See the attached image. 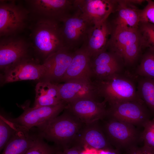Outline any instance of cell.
Masks as SVG:
<instances>
[{
    "instance_id": "cell-1",
    "label": "cell",
    "mask_w": 154,
    "mask_h": 154,
    "mask_svg": "<svg viewBox=\"0 0 154 154\" xmlns=\"http://www.w3.org/2000/svg\"><path fill=\"white\" fill-rule=\"evenodd\" d=\"M31 17L35 19L30 27L31 47L44 60L64 47L60 23L46 18Z\"/></svg>"
},
{
    "instance_id": "cell-2",
    "label": "cell",
    "mask_w": 154,
    "mask_h": 154,
    "mask_svg": "<svg viewBox=\"0 0 154 154\" xmlns=\"http://www.w3.org/2000/svg\"><path fill=\"white\" fill-rule=\"evenodd\" d=\"M38 129V135L53 142L56 146L63 150L75 143L84 124L68 110Z\"/></svg>"
},
{
    "instance_id": "cell-3",
    "label": "cell",
    "mask_w": 154,
    "mask_h": 154,
    "mask_svg": "<svg viewBox=\"0 0 154 154\" xmlns=\"http://www.w3.org/2000/svg\"><path fill=\"white\" fill-rule=\"evenodd\" d=\"M93 82L98 96L103 98L110 106L127 102H144L139 97L133 81L121 73Z\"/></svg>"
},
{
    "instance_id": "cell-4",
    "label": "cell",
    "mask_w": 154,
    "mask_h": 154,
    "mask_svg": "<svg viewBox=\"0 0 154 154\" xmlns=\"http://www.w3.org/2000/svg\"><path fill=\"white\" fill-rule=\"evenodd\" d=\"M142 48V39L138 29H112L107 49L121 57L125 65L134 64L139 57Z\"/></svg>"
},
{
    "instance_id": "cell-5",
    "label": "cell",
    "mask_w": 154,
    "mask_h": 154,
    "mask_svg": "<svg viewBox=\"0 0 154 154\" xmlns=\"http://www.w3.org/2000/svg\"><path fill=\"white\" fill-rule=\"evenodd\" d=\"M15 0L0 1V37L17 35L27 26L30 12Z\"/></svg>"
},
{
    "instance_id": "cell-6",
    "label": "cell",
    "mask_w": 154,
    "mask_h": 154,
    "mask_svg": "<svg viewBox=\"0 0 154 154\" xmlns=\"http://www.w3.org/2000/svg\"><path fill=\"white\" fill-rule=\"evenodd\" d=\"M60 30L64 47L73 51L83 44L91 25L78 10L60 23Z\"/></svg>"
},
{
    "instance_id": "cell-7",
    "label": "cell",
    "mask_w": 154,
    "mask_h": 154,
    "mask_svg": "<svg viewBox=\"0 0 154 154\" xmlns=\"http://www.w3.org/2000/svg\"><path fill=\"white\" fill-rule=\"evenodd\" d=\"M25 6L31 15L60 23L75 10L74 0H26Z\"/></svg>"
},
{
    "instance_id": "cell-8",
    "label": "cell",
    "mask_w": 154,
    "mask_h": 154,
    "mask_svg": "<svg viewBox=\"0 0 154 154\" xmlns=\"http://www.w3.org/2000/svg\"><path fill=\"white\" fill-rule=\"evenodd\" d=\"M102 128L111 145L117 147L136 146L141 140V133L131 124L106 116Z\"/></svg>"
},
{
    "instance_id": "cell-9",
    "label": "cell",
    "mask_w": 154,
    "mask_h": 154,
    "mask_svg": "<svg viewBox=\"0 0 154 154\" xmlns=\"http://www.w3.org/2000/svg\"><path fill=\"white\" fill-rule=\"evenodd\" d=\"M66 106V104L64 102L55 105L38 108H30L28 104L22 106L24 112L19 116L10 119L27 129L31 130L35 127L38 129L58 116L64 110Z\"/></svg>"
},
{
    "instance_id": "cell-10",
    "label": "cell",
    "mask_w": 154,
    "mask_h": 154,
    "mask_svg": "<svg viewBox=\"0 0 154 154\" xmlns=\"http://www.w3.org/2000/svg\"><path fill=\"white\" fill-rule=\"evenodd\" d=\"M30 43L18 35L0 37V68L3 71L29 58Z\"/></svg>"
},
{
    "instance_id": "cell-11",
    "label": "cell",
    "mask_w": 154,
    "mask_h": 154,
    "mask_svg": "<svg viewBox=\"0 0 154 154\" xmlns=\"http://www.w3.org/2000/svg\"><path fill=\"white\" fill-rule=\"evenodd\" d=\"M106 102H99L96 99L83 98L66 104V109L85 124L92 123L103 119L107 116Z\"/></svg>"
},
{
    "instance_id": "cell-12",
    "label": "cell",
    "mask_w": 154,
    "mask_h": 154,
    "mask_svg": "<svg viewBox=\"0 0 154 154\" xmlns=\"http://www.w3.org/2000/svg\"><path fill=\"white\" fill-rule=\"evenodd\" d=\"M117 0H74L76 9L93 26L106 21L115 11Z\"/></svg>"
},
{
    "instance_id": "cell-13",
    "label": "cell",
    "mask_w": 154,
    "mask_h": 154,
    "mask_svg": "<svg viewBox=\"0 0 154 154\" xmlns=\"http://www.w3.org/2000/svg\"><path fill=\"white\" fill-rule=\"evenodd\" d=\"M145 105L143 102L134 101L117 103L110 106L106 116L143 127L149 120Z\"/></svg>"
},
{
    "instance_id": "cell-14",
    "label": "cell",
    "mask_w": 154,
    "mask_h": 154,
    "mask_svg": "<svg viewBox=\"0 0 154 154\" xmlns=\"http://www.w3.org/2000/svg\"><path fill=\"white\" fill-rule=\"evenodd\" d=\"M45 72L44 64L30 58L24 59L3 72V84L21 80H42Z\"/></svg>"
},
{
    "instance_id": "cell-15",
    "label": "cell",
    "mask_w": 154,
    "mask_h": 154,
    "mask_svg": "<svg viewBox=\"0 0 154 154\" xmlns=\"http://www.w3.org/2000/svg\"><path fill=\"white\" fill-rule=\"evenodd\" d=\"M143 0H117L115 12L116 15L111 21H109L112 29L137 30L140 22L141 10L135 5Z\"/></svg>"
},
{
    "instance_id": "cell-16",
    "label": "cell",
    "mask_w": 154,
    "mask_h": 154,
    "mask_svg": "<svg viewBox=\"0 0 154 154\" xmlns=\"http://www.w3.org/2000/svg\"><path fill=\"white\" fill-rule=\"evenodd\" d=\"M124 65L121 57L108 49L90 57V66L92 77H94L95 80L121 73Z\"/></svg>"
},
{
    "instance_id": "cell-17",
    "label": "cell",
    "mask_w": 154,
    "mask_h": 154,
    "mask_svg": "<svg viewBox=\"0 0 154 154\" xmlns=\"http://www.w3.org/2000/svg\"><path fill=\"white\" fill-rule=\"evenodd\" d=\"M75 51L65 47L50 55L43 63L45 72L41 81L58 83L65 74Z\"/></svg>"
},
{
    "instance_id": "cell-18",
    "label": "cell",
    "mask_w": 154,
    "mask_h": 154,
    "mask_svg": "<svg viewBox=\"0 0 154 154\" xmlns=\"http://www.w3.org/2000/svg\"><path fill=\"white\" fill-rule=\"evenodd\" d=\"M61 100L66 104L79 99H96L98 96L95 84L91 79H76L58 84Z\"/></svg>"
},
{
    "instance_id": "cell-19",
    "label": "cell",
    "mask_w": 154,
    "mask_h": 154,
    "mask_svg": "<svg viewBox=\"0 0 154 154\" xmlns=\"http://www.w3.org/2000/svg\"><path fill=\"white\" fill-rule=\"evenodd\" d=\"M98 121L84 124L75 143L80 145L85 149L100 150L112 149L111 145Z\"/></svg>"
},
{
    "instance_id": "cell-20",
    "label": "cell",
    "mask_w": 154,
    "mask_h": 154,
    "mask_svg": "<svg viewBox=\"0 0 154 154\" xmlns=\"http://www.w3.org/2000/svg\"><path fill=\"white\" fill-rule=\"evenodd\" d=\"M111 32V27L108 19L100 24L92 26L81 47L90 57L107 50Z\"/></svg>"
},
{
    "instance_id": "cell-21",
    "label": "cell",
    "mask_w": 154,
    "mask_h": 154,
    "mask_svg": "<svg viewBox=\"0 0 154 154\" xmlns=\"http://www.w3.org/2000/svg\"><path fill=\"white\" fill-rule=\"evenodd\" d=\"M90 56L84 49L76 50L66 71L60 82L76 79H91Z\"/></svg>"
},
{
    "instance_id": "cell-22",
    "label": "cell",
    "mask_w": 154,
    "mask_h": 154,
    "mask_svg": "<svg viewBox=\"0 0 154 154\" xmlns=\"http://www.w3.org/2000/svg\"><path fill=\"white\" fill-rule=\"evenodd\" d=\"M15 123V131L2 154H25L38 136L31 133L30 130Z\"/></svg>"
},
{
    "instance_id": "cell-23",
    "label": "cell",
    "mask_w": 154,
    "mask_h": 154,
    "mask_svg": "<svg viewBox=\"0 0 154 154\" xmlns=\"http://www.w3.org/2000/svg\"><path fill=\"white\" fill-rule=\"evenodd\" d=\"M35 97L33 107L56 105L63 102L60 97L58 83L41 81L35 88Z\"/></svg>"
},
{
    "instance_id": "cell-24",
    "label": "cell",
    "mask_w": 154,
    "mask_h": 154,
    "mask_svg": "<svg viewBox=\"0 0 154 154\" xmlns=\"http://www.w3.org/2000/svg\"><path fill=\"white\" fill-rule=\"evenodd\" d=\"M139 79L137 94L145 104L154 112V79L141 77Z\"/></svg>"
},
{
    "instance_id": "cell-25",
    "label": "cell",
    "mask_w": 154,
    "mask_h": 154,
    "mask_svg": "<svg viewBox=\"0 0 154 154\" xmlns=\"http://www.w3.org/2000/svg\"><path fill=\"white\" fill-rule=\"evenodd\" d=\"M136 72L141 77L154 79V52L147 50L143 55Z\"/></svg>"
},
{
    "instance_id": "cell-26",
    "label": "cell",
    "mask_w": 154,
    "mask_h": 154,
    "mask_svg": "<svg viewBox=\"0 0 154 154\" xmlns=\"http://www.w3.org/2000/svg\"><path fill=\"white\" fill-rule=\"evenodd\" d=\"M15 131V123L10 119L0 116V150L3 149Z\"/></svg>"
},
{
    "instance_id": "cell-27",
    "label": "cell",
    "mask_w": 154,
    "mask_h": 154,
    "mask_svg": "<svg viewBox=\"0 0 154 154\" xmlns=\"http://www.w3.org/2000/svg\"><path fill=\"white\" fill-rule=\"evenodd\" d=\"M138 30L140 33L143 48L154 52V24L140 22Z\"/></svg>"
},
{
    "instance_id": "cell-28",
    "label": "cell",
    "mask_w": 154,
    "mask_h": 154,
    "mask_svg": "<svg viewBox=\"0 0 154 154\" xmlns=\"http://www.w3.org/2000/svg\"><path fill=\"white\" fill-rule=\"evenodd\" d=\"M62 150L56 146H50L39 135L25 154H60Z\"/></svg>"
},
{
    "instance_id": "cell-29",
    "label": "cell",
    "mask_w": 154,
    "mask_h": 154,
    "mask_svg": "<svg viewBox=\"0 0 154 154\" xmlns=\"http://www.w3.org/2000/svg\"><path fill=\"white\" fill-rule=\"evenodd\" d=\"M143 127L141 139L144 146L154 151V119L148 121Z\"/></svg>"
},
{
    "instance_id": "cell-30",
    "label": "cell",
    "mask_w": 154,
    "mask_h": 154,
    "mask_svg": "<svg viewBox=\"0 0 154 154\" xmlns=\"http://www.w3.org/2000/svg\"><path fill=\"white\" fill-rule=\"evenodd\" d=\"M147 4L140 13V22L149 23L154 24V1L146 0Z\"/></svg>"
},
{
    "instance_id": "cell-31",
    "label": "cell",
    "mask_w": 154,
    "mask_h": 154,
    "mask_svg": "<svg viewBox=\"0 0 154 154\" xmlns=\"http://www.w3.org/2000/svg\"><path fill=\"white\" fill-rule=\"evenodd\" d=\"M85 149L80 145L75 144L62 150L61 154H84Z\"/></svg>"
},
{
    "instance_id": "cell-32",
    "label": "cell",
    "mask_w": 154,
    "mask_h": 154,
    "mask_svg": "<svg viewBox=\"0 0 154 154\" xmlns=\"http://www.w3.org/2000/svg\"><path fill=\"white\" fill-rule=\"evenodd\" d=\"M127 154H154V151L144 146L141 147L135 146L130 148Z\"/></svg>"
},
{
    "instance_id": "cell-33",
    "label": "cell",
    "mask_w": 154,
    "mask_h": 154,
    "mask_svg": "<svg viewBox=\"0 0 154 154\" xmlns=\"http://www.w3.org/2000/svg\"></svg>"
}]
</instances>
